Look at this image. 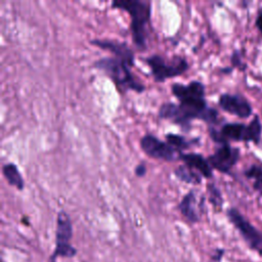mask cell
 Here are the masks:
<instances>
[{
	"label": "cell",
	"mask_w": 262,
	"mask_h": 262,
	"mask_svg": "<svg viewBox=\"0 0 262 262\" xmlns=\"http://www.w3.org/2000/svg\"><path fill=\"white\" fill-rule=\"evenodd\" d=\"M2 174L9 185L14 186L18 190L24 189L25 180L18 170V167L14 163H5L2 166Z\"/></svg>",
	"instance_id": "14"
},
{
	"label": "cell",
	"mask_w": 262,
	"mask_h": 262,
	"mask_svg": "<svg viewBox=\"0 0 262 262\" xmlns=\"http://www.w3.org/2000/svg\"><path fill=\"white\" fill-rule=\"evenodd\" d=\"M165 137H166V141L169 144H171L178 152H183V150L188 149L200 142L199 137L187 139L184 136L175 134V133H167Z\"/></svg>",
	"instance_id": "15"
},
{
	"label": "cell",
	"mask_w": 262,
	"mask_h": 262,
	"mask_svg": "<svg viewBox=\"0 0 262 262\" xmlns=\"http://www.w3.org/2000/svg\"><path fill=\"white\" fill-rule=\"evenodd\" d=\"M207 159L213 169L221 173H229L239 159V149L228 143H222Z\"/></svg>",
	"instance_id": "9"
},
{
	"label": "cell",
	"mask_w": 262,
	"mask_h": 262,
	"mask_svg": "<svg viewBox=\"0 0 262 262\" xmlns=\"http://www.w3.org/2000/svg\"><path fill=\"white\" fill-rule=\"evenodd\" d=\"M179 160H181L185 166L194 170L205 178L213 177V168L211 167L208 159L199 152H180Z\"/></svg>",
	"instance_id": "12"
},
{
	"label": "cell",
	"mask_w": 262,
	"mask_h": 262,
	"mask_svg": "<svg viewBox=\"0 0 262 262\" xmlns=\"http://www.w3.org/2000/svg\"><path fill=\"white\" fill-rule=\"evenodd\" d=\"M134 63L129 60L115 55L103 56L93 62L95 69L104 72L105 75L113 80L120 92L125 93L132 90L137 93H142L145 90V86L134 77L131 72Z\"/></svg>",
	"instance_id": "3"
},
{
	"label": "cell",
	"mask_w": 262,
	"mask_h": 262,
	"mask_svg": "<svg viewBox=\"0 0 262 262\" xmlns=\"http://www.w3.org/2000/svg\"><path fill=\"white\" fill-rule=\"evenodd\" d=\"M181 215L190 223H195L200 220L196 209V195L193 189L188 190L177 206Z\"/></svg>",
	"instance_id": "13"
},
{
	"label": "cell",
	"mask_w": 262,
	"mask_h": 262,
	"mask_svg": "<svg viewBox=\"0 0 262 262\" xmlns=\"http://www.w3.org/2000/svg\"><path fill=\"white\" fill-rule=\"evenodd\" d=\"M146 171H147V168H146V165H145L143 162L137 164L136 167L134 168V174H135L137 177H143V176H145Z\"/></svg>",
	"instance_id": "19"
},
{
	"label": "cell",
	"mask_w": 262,
	"mask_h": 262,
	"mask_svg": "<svg viewBox=\"0 0 262 262\" xmlns=\"http://www.w3.org/2000/svg\"><path fill=\"white\" fill-rule=\"evenodd\" d=\"M262 126L260 119L256 116L249 125L241 123H226L219 130L209 128L211 138L218 143H227L228 140L233 141H253L258 143L261 138Z\"/></svg>",
	"instance_id": "4"
},
{
	"label": "cell",
	"mask_w": 262,
	"mask_h": 262,
	"mask_svg": "<svg viewBox=\"0 0 262 262\" xmlns=\"http://www.w3.org/2000/svg\"><path fill=\"white\" fill-rule=\"evenodd\" d=\"M205 89L204 83L199 80H191L188 84L173 83L171 92L179 103H162L158 117L178 125L184 132L190 130L192 120H202L208 124L217 123L218 112L208 105Z\"/></svg>",
	"instance_id": "1"
},
{
	"label": "cell",
	"mask_w": 262,
	"mask_h": 262,
	"mask_svg": "<svg viewBox=\"0 0 262 262\" xmlns=\"http://www.w3.org/2000/svg\"><path fill=\"white\" fill-rule=\"evenodd\" d=\"M145 62L150 69V75L156 82H164L167 79L175 78L189 69L187 59L181 55H174L171 58L152 53L145 58Z\"/></svg>",
	"instance_id": "5"
},
{
	"label": "cell",
	"mask_w": 262,
	"mask_h": 262,
	"mask_svg": "<svg viewBox=\"0 0 262 262\" xmlns=\"http://www.w3.org/2000/svg\"><path fill=\"white\" fill-rule=\"evenodd\" d=\"M256 26L262 32V12L259 13V15H258V17L256 19Z\"/></svg>",
	"instance_id": "21"
},
{
	"label": "cell",
	"mask_w": 262,
	"mask_h": 262,
	"mask_svg": "<svg viewBox=\"0 0 262 262\" xmlns=\"http://www.w3.org/2000/svg\"><path fill=\"white\" fill-rule=\"evenodd\" d=\"M140 148L148 157L165 162H174L179 160V154L167 141L160 139L151 133H145L139 139Z\"/></svg>",
	"instance_id": "7"
},
{
	"label": "cell",
	"mask_w": 262,
	"mask_h": 262,
	"mask_svg": "<svg viewBox=\"0 0 262 262\" xmlns=\"http://www.w3.org/2000/svg\"><path fill=\"white\" fill-rule=\"evenodd\" d=\"M208 192H209V201L214 205V206H222V196L219 188L214 184V183H209L207 185Z\"/></svg>",
	"instance_id": "17"
},
{
	"label": "cell",
	"mask_w": 262,
	"mask_h": 262,
	"mask_svg": "<svg viewBox=\"0 0 262 262\" xmlns=\"http://www.w3.org/2000/svg\"><path fill=\"white\" fill-rule=\"evenodd\" d=\"M254 188L262 194V177H260L254 181Z\"/></svg>",
	"instance_id": "20"
},
{
	"label": "cell",
	"mask_w": 262,
	"mask_h": 262,
	"mask_svg": "<svg viewBox=\"0 0 262 262\" xmlns=\"http://www.w3.org/2000/svg\"><path fill=\"white\" fill-rule=\"evenodd\" d=\"M111 6L112 8L122 9L130 15V30L133 44L138 49L144 50L147 46L151 2L147 0H114Z\"/></svg>",
	"instance_id": "2"
},
{
	"label": "cell",
	"mask_w": 262,
	"mask_h": 262,
	"mask_svg": "<svg viewBox=\"0 0 262 262\" xmlns=\"http://www.w3.org/2000/svg\"><path fill=\"white\" fill-rule=\"evenodd\" d=\"M218 104L226 113L239 118H248L252 114L251 104L245 97L238 94L223 93L219 96Z\"/></svg>",
	"instance_id": "10"
},
{
	"label": "cell",
	"mask_w": 262,
	"mask_h": 262,
	"mask_svg": "<svg viewBox=\"0 0 262 262\" xmlns=\"http://www.w3.org/2000/svg\"><path fill=\"white\" fill-rule=\"evenodd\" d=\"M73 236V225L69 214L60 210L56 216V229H55V248L51 256V261L57 257H73L77 254V250L70 244Z\"/></svg>",
	"instance_id": "6"
},
{
	"label": "cell",
	"mask_w": 262,
	"mask_h": 262,
	"mask_svg": "<svg viewBox=\"0 0 262 262\" xmlns=\"http://www.w3.org/2000/svg\"><path fill=\"white\" fill-rule=\"evenodd\" d=\"M245 175L248 178H252V179H255V180L262 177V166L252 165L249 169H247L245 171Z\"/></svg>",
	"instance_id": "18"
},
{
	"label": "cell",
	"mask_w": 262,
	"mask_h": 262,
	"mask_svg": "<svg viewBox=\"0 0 262 262\" xmlns=\"http://www.w3.org/2000/svg\"><path fill=\"white\" fill-rule=\"evenodd\" d=\"M227 217L239 231L248 246L262 256V232L254 227L235 208L227 210Z\"/></svg>",
	"instance_id": "8"
},
{
	"label": "cell",
	"mask_w": 262,
	"mask_h": 262,
	"mask_svg": "<svg viewBox=\"0 0 262 262\" xmlns=\"http://www.w3.org/2000/svg\"><path fill=\"white\" fill-rule=\"evenodd\" d=\"M174 175L176 178H178L180 181H183L185 183L189 184H200L202 182L203 176L195 172L194 170L190 169L189 167L183 165H179L174 170Z\"/></svg>",
	"instance_id": "16"
},
{
	"label": "cell",
	"mask_w": 262,
	"mask_h": 262,
	"mask_svg": "<svg viewBox=\"0 0 262 262\" xmlns=\"http://www.w3.org/2000/svg\"><path fill=\"white\" fill-rule=\"evenodd\" d=\"M91 45L97 46L103 50L110 51L113 55L121 58H125L134 63V52L126 42H121L114 39H91L89 40Z\"/></svg>",
	"instance_id": "11"
}]
</instances>
